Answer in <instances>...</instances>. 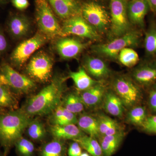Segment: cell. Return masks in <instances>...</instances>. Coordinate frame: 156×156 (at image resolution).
<instances>
[{
    "label": "cell",
    "mask_w": 156,
    "mask_h": 156,
    "mask_svg": "<svg viewBox=\"0 0 156 156\" xmlns=\"http://www.w3.org/2000/svg\"><path fill=\"white\" fill-rule=\"evenodd\" d=\"M64 78L56 77L49 85L26 101L21 110L30 117L45 115L61 105L65 90Z\"/></svg>",
    "instance_id": "6da1fadb"
},
{
    "label": "cell",
    "mask_w": 156,
    "mask_h": 156,
    "mask_svg": "<svg viewBox=\"0 0 156 156\" xmlns=\"http://www.w3.org/2000/svg\"><path fill=\"white\" fill-rule=\"evenodd\" d=\"M31 121V117L21 109H13L0 115V144L5 150L4 156L22 137Z\"/></svg>",
    "instance_id": "7a4b0ae2"
},
{
    "label": "cell",
    "mask_w": 156,
    "mask_h": 156,
    "mask_svg": "<svg viewBox=\"0 0 156 156\" xmlns=\"http://www.w3.org/2000/svg\"><path fill=\"white\" fill-rule=\"evenodd\" d=\"M35 17L41 34L46 38L65 37L48 0H36Z\"/></svg>",
    "instance_id": "3957f363"
},
{
    "label": "cell",
    "mask_w": 156,
    "mask_h": 156,
    "mask_svg": "<svg viewBox=\"0 0 156 156\" xmlns=\"http://www.w3.org/2000/svg\"><path fill=\"white\" fill-rule=\"evenodd\" d=\"M140 38V35L138 32L130 30L108 43L94 46L92 49L93 52L98 55L115 59L118 58L120 52L123 49L138 44Z\"/></svg>",
    "instance_id": "277c9868"
},
{
    "label": "cell",
    "mask_w": 156,
    "mask_h": 156,
    "mask_svg": "<svg viewBox=\"0 0 156 156\" xmlns=\"http://www.w3.org/2000/svg\"><path fill=\"white\" fill-rule=\"evenodd\" d=\"M0 82L11 92L18 94H27L36 88L34 81L17 72L8 64H3L0 69Z\"/></svg>",
    "instance_id": "5b68a950"
},
{
    "label": "cell",
    "mask_w": 156,
    "mask_h": 156,
    "mask_svg": "<svg viewBox=\"0 0 156 156\" xmlns=\"http://www.w3.org/2000/svg\"><path fill=\"white\" fill-rule=\"evenodd\" d=\"M112 87L126 108L130 109L138 105L142 100L141 90L137 84L128 76H117L113 81Z\"/></svg>",
    "instance_id": "8992f818"
},
{
    "label": "cell",
    "mask_w": 156,
    "mask_h": 156,
    "mask_svg": "<svg viewBox=\"0 0 156 156\" xmlns=\"http://www.w3.org/2000/svg\"><path fill=\"white\" fill-rule=\"evenodd\" d=\"M128 4V0H110L111 30L114 36H122L130 31Z\"/></svg>",
    "instance_id": "52a82bcc"
},
{
    "label": "cell",
    "mask_w": 156,
    "mask_h": 156,
    "mask_svg": "<svg viewBox=\"0 0 156 156\" xmlns=\"http://www.w3.org/2000/svg\"><path fill=\"white\" fill-rule=\"evenodd\" d=\"M53 66L51 57L45 52L40 51L31 58L27 66L26 72L33 80L45 83L51 77Z\"/></svg>",
    "instance_id": "ba28073f"
},
{
    "label": "cell",
    "mask_w": 156,
    "mask_h": 156,
    "mask_svg": "<svg viewBox=\"0 0 156 156\" xmlns=\"http://www.w3.org/2000/svg\"><path fill=\"white\" fill-rule=\"evenodd\" d=\"M46 41V37L37 33L20 44L11 54L13 64L17 67H21L35 51L44 44Z\"/></svg>",
    "instance_id": "9c48e42d"
},
{
    "label": "cell",
    "mask_w": 156,
    "mask_h": 156,
    "mask_svg": "<svg viewBox=\"0 0 156 156\" xmlns=\"http://www.w3.org/2000/svg\"><path fill=\"white\" fill-rule=\"evenodd\" d=\"M81 14L84 19L96 30L103 31L110 23L106 10L95 2L85 3L81 8Z\"/></svg>",
    "instance_id": "30bf717a"
},
{
    "label": "cell",
    "mask_w": 156,
    "mask_h": 156,
    "mask_svg": "<svg viewBox=\"0 0 156 156\" xmlns=\"http://www.w3.org/2000/svg\"><path fill=\"white\" fill-rule=\"evenodd\" d=\"M62 27L66 36L72 34L91 40L99 39L97 30L80 14L66 20Z\"/></svg>",
    "instance_id": "8fae6325"
},
{
    "label": "cell",
    "mask_w": 156,
    "mask_h": 156,
    "mask_svg": "<svg viewBox=\"0 0 156 156\" xmlns=\"http://www.w3.org/2000/svg\"><path fill=\"white\" fill-rule=\"evenodd\" d=\"M87 45L77 39L63 37L56 42V48L62 58L70 59L80 55Z\"/></svg>",
    "instance_id": "7c38bea8"
},
{
    "label": "cell",
    "mask_w": 156,
    "mask_h": 156,
    "mask_svg": "<svg viewBox=\"0 0 156 156\" xmlns=\"http://www.w3.org/2000/svg\"><path fill=\"white\" fill-rule=\"evenodd\" d=\"M106 91L105 86L99 81L89 89L81 92L80 96L85 106L95 108L102 104Z\"/></svg>",
    "instance_id": "4fadbf2b"
},
{
    "label": "cell",
    "mask_w": 156,
    "mask_h": 156,
    "mask_svg": "<svg viewBox=\"0 0 156 156\" xmlns=\"http://www.w3.org/2000/svg\"><path fill=\"white\" fill-rule=\"evenodd\" d=\"M149 6L146 0H131L128 2V16L129 22L143 27L144 19Z\"/></svg>",
    "instance_id": "5bb4252c"
},
{
    "label": "cell",
    "mask_w": 156,
    "mask_h": 156,
    "mask_svg": "<svg viewBox=\"0 0 156 156\" xmlns=\"http://www.w3.org/2000/svg\"><path fill=\"white\" fill-rule=\"evenodd\" d=\"M52 9L61 19L67 20L81 13L75 0H48Z\"/></svg>",
    "instance_id": "9a60e30c"
},
{
    "label": "cell",
    "mask_w": 156,
    "mask_h": 156,
    "mask_svg": "<svg viewBox=\"0 0 156 156\" xmlns=\"http://www.w3.org/2000/svg\"><path fill=\"white\" fill-rule=\"evenodd\" d=\"M84 69L96 80H103L110 74V70L105 62L97 57L87 56L84 62Z\"/></svg>",
    "instance_id": "2e32d148"
},
{
    "label": "cell",
    "mask_w": 156,
    "mask_h": 156,
    "mask_svg": "<svg viewBox=\"0 0 156 156\" xmlns=\"http://www.w3.org/2000/svg\"><path fill=\"white\" fill-rule=\"evenodd\" d=\"M8 27L11 36L14 38L20 39L28 33L30 28V23L24 15L16 14L9 20Z\"/></svg>",
    "instance_id": "e0dca14e"
},
{
    "label": "cell",
    "mask_w": 156,
    "mask_h": 156,
    "mask_svg": "<svg viewBox=\"0 0 156 156\" xmlns=\"http://www.w3.org/2000/svg\"><path fill=\"white\" fill-rule=\"evenodd\" d=\"M102 104L109 114L119 118L123 117L125 107L121 98L112 90H107Z\"/></svg>",
    "instance_id": "ac0fdd59"
},
{
    "label": "cell",
    "mask_w": 156,
    "mask_h": 156,
    "mask_svg": "<svg viewBox=\"0 0 156 156\" xmlns=\"http://www.w3.org/2000/svg\"><path fill=\"white\" fill-rule=\"evenodd\" d=\"M50 131L55 139L61 140H74L85 134L76 124L52 125L50 128Z\"/></svg>",
    "instance_id": "d6986e66"
},
{
    "label": "cell",
    "mask_w": 156,
    "mask_h": 156,
    "mask_svg": "<svg viewBox=\"0 0 156 156\" xmlns=\"http://www.w3.org/2000/svg\"><path fill=\"white\" fill-rule=\"evenodd\" d=\"M126 136L122 130L112 135L100 136L98 139L104 156H112L122 144Z\"/></svg>",
    "instance_id": "ffe728a7"
},
{
    "label": "cell",
    "mask_w": 156,
    "mask_h": 156,
    "mask_svg": "<svg viewBox=\"0 0 156 156\" xmlns=\"http://www.w3.org/2000/svg\"><path fill=\"white\" fill-rule=\"evenodd\" d=\"M132 78L136 83L143 86H150L156 82V66L143 65L134 70Z\"/></svg>",
    "instance_id": "44dd1931"
},
{
    "label": "cell",
    "mask_w": 156,
    "mask_h": 156,
    "mask_svg": "<svg viewBox=\"0 0 156 156\" xmlns=\"http://www.w3.org/2000/svg\"><path fill=\"white\" fill-rule=\"evenodd\" d=\"M79 128L81 131L96 139H99L100 135L98 122L96 117L91 115L83 114L78 119Z\"/></svg>",
    "instance_id": "7402d4cb"
},
{
    "label": "cell",
    "mask_w": 156,
    "mask_h": 156,
    "mask_svg": "<svg viewBox=\"0 0 156 156\" xmlns=\"http://www.w3.org/2000/svg\"><path fill=\"white\" fill-rule=\"evenodd\" d=\"M96 118L98 122L100 136L112 135L123 130L116 121L106 115L98 114Z\"/></svg>",
    "instance_id": "603a6c76"
},
{
    "label": "cell",
    "mask_w": 156,
    "mask_h": 156,
    "mask_svg": "<svg viewBox=\"0 0 156 156\" xmlns=\"http://www.w3.org/2000/svg\"><path fill=\"white\" fill-rule=\"evenodd\" d=\"M69 77L73 81L76 87L80 92L87 90L100 81L93 80L87 73L84 68L80 67L76 72H71Z\"/></svg>",
    "instance_id": "cb8c5ba5"
},
{
    "label": "cell",
    "mask_w": 156,
    "mask_h": 156,
    "mask_svg": "<svg viewBox=\"0 0 156 156\" xmlns=\"http://www.w3.org/2000/svg\"><path fill=\"white\" fill-rule=\"evenodd\" d=\"M52 113L50 118L52 125L62 126L77 123L78 118L76 115L69 112L62 105H59Z\"/></svg>",
    "instance_id": "d4e9b609"
},
{
    "label": "cell",
    "mask_w": 156,
    "mask_h": 156,
    "mask_svg": "<svg viewBox=\"0 0 156 156\" xmlns=\"http://www.w3.org/2000/svg\"><path fill=\"white\" fill-rule=\"evenodd\" d=\"M97 139L85 134L73 140L78 142L82 148L91 156H104L100 143Z\"/></svg>",
    "instance_id": "484cf974"
},
{
    "label": "cell",
    "mask_w": 156,
    "mask_h": 156,
    "mask_svg": "<svg viewBox=\"0 0 156 156\" xmlns=\"http://www.w3.org/2000/svg\"><path fill=\"white\" fill-rule=\"evenodd\" d=\"M61 105L76 115L82 112L85 107L80 95L74 92L66 95L62 98Z\"/></svg>",
    "instance_id": "4316f807"
},
{
    "label": "cell",
    "mask_w": 156,
    "mask_h": 156,
    "mask_svg": "<svg viewBox=\"0 0 156 156\" xmlns=\"http://www.w3.org/2000/svg\"><path fill=\"white\" fill-rule=\"evenodd\" d=\"M66 147L63 140L55 139L45 144L40 156H65Z\"/></svg>",
    "instance_id": "83f0119b"
},
{
    "label": "cell",
    "mask_w": 156,
    "mask_h": 156,
    "mask_svg": "<svg viewBox=\"0 0 156 156\" xmlns=\"http://www.w3.org/2000/svg\"><path fill=\"white\" fill-rule=\"evenodd\" d=\"M129 109L126 118L127 122L134 126L142 127L147 117L146 109L144 106L137 105Z\"/></svg>",
    "instance_id": "f1b7e54d"
},
{
    "label": "cell",
    "mask_w": 156,
    "mask_h": 156,
    "mask_svg": "<svg viewBox=\"0 0 156 156\" xmlns=\"http://www.w3.org/2000/svg\"><path fill=\"white\" fill-rule=\"evenodd\" d=\"M17 101L8 87L0 82V108L14 109Z\"/></svg>",
    "instance_id": "f546056e"
},
{
    "label": "cell",
    "mask_w": 156,
    "mask_h": 156,
    "mask_svg": "<svg viewBox=\"0 0 156 156\" xmlns=\"http://www.w3.org/2000/svg\"><path fill=\"white\" fill-rule=\"evenodd\" d=\"M120 62L126 67H134L139 60V56L135 50L129 48L123 49L119 54Z\"/></svg>",
    "instance_id": "4dcf8cb0"
},
{
    "label": "cell",
    "mask_w": 156,
    "mask_h": 156,
    "mask_svg": "<svg viewBox=\"0 0 156 156\" xmlns=\"http://www.w3.org/2000/svg\"><path fill=\"white\" fill-rule=\"evenodd\" d=\"M27 129L29 136L35 141L42 140L46 136L47 133L44 126L39 120H32Z\"/></svg>",
    "instance_id": "1f68e13d"
},
{
    "label": "cell",
    "mask_w": 156,
    "mask_h": 156,
    "mask_svg": "<svg viewBox=\"0 0 156 156\" xmlns=\"http://www.w3.org/2000/svg\"><path fill=\"white\" fill-rule=\"evenodd\" d=\"M17 154L20 156H33L35 147L34 144L26 138L21 137L14 145Z\"/></svg>",
    "instance_id": "d6a6232c"
},
{
    "label": "cell",
    "mask_w": 156,
    "mask_h": 156,
    "mask_svg": "<svg viewBox=\"0 0 156 156\" xmlns=\"http://www.w3.org/2000/svg\"><path fill=\"white\" fill-rule=\"evenodd\" d=\"M146 52L149 56H156V28L153 27L146 33L144 39Z\"/></svg>",
    "instance_id": "836d02e7"
},
{
    "label": "cell",
    "mask_w": 156,
    "mask_h": 156,
    "mask_svg": "<svg viewBox=\"0 0 156 156\" xmlns=\"http://www.w3.org/2000/svg\"><path fill=\"white\" fill-rule=\"evenodd\" d=\"M142 127L149 134H156V115L147 117Z\"/></svg>",
    "instance_id": "e575fe53"
},
{
    "label": "cell",
    "mask_w": 156,
    "mask_h": 156,
    "mask_svg": "<svg viewBox=\"0 0 156 156\" xmlns=\"http://www.w3.org/2000/svg\"><path fill=\"white\" fill-rule=\"evenodd\" d=\"M148 102L151 111L156 113V85L151 88L149 93Z\"/></svg>",
    "instance_id": "d590c367"
},
{
    "label": "cell",
    "mask_w": 156,
    "mask_h": 156,
    "mask_svg": "<svg viewBox=\"0 0 156 156\" xmlns=\"http://www.w3.org/2000/svg\"><path fill=\"white\" fill-rule=\"evenodd\" d=\"M82 147L78 142L73 141L70 145L68 150V156H80L82 154Z\"/></svg>",
    "instance_id": "8d00e7d4"
},
{
    "label": "cell",
    "mask_w": 156,
    "mask_h": 156,
    "mask_svg": "<svg viewBox=\"0 0 156 156\" xmlns=\"http://www.w3.org/2000/svg\"><path fill=\"white\" fill-rule=\"evenodd\" d=\"M13 6L20 10H24L29 6L28 0H12Z\"/></svg>",
    "instance_id": "74e56055"
},
{
    "label": "cell",
    "mask_w": 156,
    "mask_h": 156,
    "mask_svg": "<svg viewBox=\"0 0 156 156\" xmlns=\"http://www.w3.org/2000/svg\"><path fill=\"white\" fill-rule=\"evenodd\" d=\"M8 43L5 37L3 32L0 30V56L6 51Z\"/></svg>",
    "instance_id": "f35d334b"
},
{
    "label": "cell",
    "mask_w": 156,
    "mask_h": 156,
    "mask_svg": "<svg viewBox=\"0 0 156 156\" xmlns=\"http://www.w3.org/2000/svg\"><path fill=\"white\" fill-rule=\"evenodd\" d=\"M149 8L154 12H156V0H146Z\"/></svg>",
    "instance_id": "ab89813d"
},
{
    "label": "cell",
    "mask_w": 156,
    "mask_h": 156,
    "mask_svg": "<svg viewBox=\"0 0 156 156\" xmlns=\"http://www.w3.org/2000/svg\"><path fill=\"white\" fill-rule=\"evenodd\" d=\"M80 156H91L87 152H82V154Z\"/></svg>",
    "instance_id": "60d3db41"
},
{
    "label": "cell",
    "mask_w": 156,
    "mask_h": 156,
    "mask_svg": "<svg viewBox=\"0 0 156 156\" xmlns=\"http://www.w3.org/2000/svg\"><path fill=\"white\" fill-rule=\"evenodd\" d=\"M8 0H0V4H4L8 2Z\"/></svg>",
    "instance_id": "b9f144b4"
},
{
    "label": "cell",
    "mask_w": 156,
    "mask_h": 156,
    "mask_svg": "<svg viewBox=\"0 0 156 156\" xmlns=\"http://www.w3.org/2000/svg\"><path fill=\"white\" fill-rule=\"evenodd\" d=\"M0 156H4V155H3L2 154L0 153Z\"/></svg>",
    "instance_id": "7bdbcfd3"
}]
</instances>
